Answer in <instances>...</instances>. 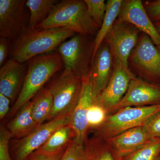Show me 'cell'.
<instances>
[{"mask_svg":"<svg viewBox=\"0 0 160 160\" xmlns=\"http://www.w3.org/2000/svg\"><path fill=\"white\" fill-rule=\"evenodd\" d=\"M27 63L26 78L19 94L12 108L11 116L34 97L45 84L64 66L62 58L58 52L38 56L30 59Z\"/></svg>","mask_w":160,"mask_h":160,"instance_id":"cell-3","label":"cell"},{"mask_svg":"<svg viewBox=\"0 0 160 160\" xmlns=\"http://www.w3.org/2000/svg\"><path fill=\"white\" fill-rule=\"evenodd\" d=\"M92 36L75 34L58 48L64 69L83 78L89 74L93 52L94 38Z\"/></svg>","mask_w":160,"mask_h":160,"instance_id":"cell-6","label":"cell"},{"mask_svg":"<svg viewBox=\"0 0 160 160\" xmlns=\"http://www.w3.org/2000/svg\"><path fill=\"white\" fill-rule=\"evenodd\" d=\"M160 155V138H155L137 151L119 160H158Z\"/></svg>","mask_w":160,"mask_h":160,"instance_id":"cell-24","label":"cell"},{"mask_svg":"<svg viewBox=\"0 0 160 160\" xmlns=\"http://www.w3.org/2000/svg\"><path fill=\"white\" fill-rule=\"evenodd\" d=\"M86 160H119L104 139L96 135L84 144Z\"/></svg>","mask_w":160,"mask_h":160,"instance_id":"cell-22","label":"cell"},{"mask_svg":"<svg viewBox=\"0 0 160 160\" xmlns=\"http://www.w3.org/2000/svg\"><path fill=\"white\" fill-rule=\"evenodd\" d=\"M117 20L131 23L141 32L149 36L158 48L160 47V34L147 14L141 0L123 1Z\"/></svg>","mask_w":160,"mask_h":160,"instance_id":"cell-15","label":"cell"},{"mask_svg":"<svg viewBox=\"0 0 160 160\" xmlns=\"http://www.w3.org/2000/svg\"><path fill=\"white\" fill-rule=\"evenodd\" d=\"M145 126L151 138H160V112L149 120Z\"/></svg>","mask_w":160,"mask_h":160,"instance_id":"cell-30","label":"cell"},{"mask_svg":"<svg viewBox=\"0 0 160 160\" xmlns=\"http://www.w3.org/2000/svg\"><path fill=\"white\" fill-rule=\"evenodd\" d=\"M123 2L122 0H109L106 2V14L102 24L94 38L93 52L92 60L99 47L103 43L106 34L117 19Z\"/></svg>","mask_w":160,"mask_h":160,"instance_id":"cell-21","label":"cell"},{"mask_svg":"<svg viewBox=\"0 0 160 160\" xmlns=\"http://www.w3.org/2000/svg\"><path fill=\"white\" fill-rule=\"evenodd\" d=\"M65 150L58 154L52 155L37 154L34 152L29 158H31L34 160H59L62 156Z\"/></svg>","mask_w":160,"mask_h":160,"instance_id":"cell-33","label":"cell"},{"mask_svg":"<svg viewBox=\"0 0 160 160\" xmlns=\"http://www.w3.org/2000/svg\"><path fill=\"white\" fill-rule=\"evenodd\" d=\"M10 41L6 38L0 37V66L7 62L9 56Z\"/></svg>","mask_w":160,"mask_h":160,"instance_id":"cell-31","label":"cell"},{"mask_svg":"<svg viewBox=\"0 0 160 160\" xmlns=\"http://www.w3.org/2000/svg\"><path fill=\"white\" fill-rule=\"evenodd\" d=\"M56 0H28L26 6L29 9L30 17L27 29H34L48 17Z\"/></svg>","mask_w":160,"mask_h":160,"instance_id":"cell-23","label":"cell"},{"mask_svg":"<svg viewBox=\"0 0 160 160\" xmlns=\"http://www.w3.org/2000/svg\"><path fill=\"white\" fill-rule=\"evenodd\" d=\"M160 112V104L120 109L107 117L102 125L97 129L96 135L106 139L129 129L146 126Z\"/></svg>","mask_w":160,"mask_h":160,"instance_id":"cell-5","label":"cell"},{"mask_svg":"<svg viewBox=\"0 0 160 160\" xmlns=\"http://www.w3.org/2000/svg\"><path fill=\"white\" fill-rule=\"evenodd\" d=\"M114 58L109 46L103 42L92 60L90 79L93 100L106 88L114 69Z\"/></svg>","mask_w":160,"mask_h":160,"instance_id":"cell-13","label":"cell"},{"mask_svg":"<svg viewBox=\"0 0 160 160\" xmlns=\"http://www.w3.org/2000/svg\"><path fill=\"white\" fill-rule=\"evenodd\" d=\"M32 102V115L38 125L49 119L53 106V99L47 88L43 87L35 95Z\"/></svg>","mask_w":160,"mask_h":160,"instance_id":"cell-20","label":"cell"},{"mask_svg":"<svg viewBox=\"0 0 160 160\" xmlns=\"http://www.w3.org/2000/svg\"><path fill=\"white\" fill-rule=\"evenodd\" d=\"M159 49H160V47H159V48H158Z\"/></svg>","mask_w":160,"mask_h":160,"instance_id":"cell-37","label":"cell"},{"mask_svg":"<svg viewBox=\"0 0 160 160\" xmlns=\"http://www.w3.org/2000/svg\"><path fill=\"white\" fill-rule=\"evenodd\" d=\"M90 73V72H89ZM82 89L79 100L71 115L69 126L74 134V141L84 145L89 128L88 114L93 102L90 74L83 78Z\"/></svg>","mask_w":160,"mask_h":160,"instance_id":"cell-14","label":"cell"},{"mask_svg":"<svg viewBox=\"0 0 160 160\" xmlns=\"http://www.w3.org/2000/svg\"><path fill=\"white\" fill-rule=\"evenodd\" d=\"M58 73L52 77L47 87L53 99V108L49 121L72 114L82 89V78L66 69Z\"/></svg>","mask_w":160,"mask_h":160,"instance_id":"cell-4","label":"cell"},{"mask_svg":"<svg viewBox=\"0 0 160 160\" xmlns=\"http://www.w3.org/2000/svg\"><path fill=\"white\" fill-rule=\"evenodd\" d=\"M26 0H0V37L10 41L26 31L29 24Z\"/></svg>","mask_w":160,"mask_h":160,"instance_id":"cell-8","label":"cell"},{"mask_svg":"<svg viewBox=\"0 0 160 160\" xmlns=\"http://www.w3.org/2000/svg\"><path fill=\"white\" fill-rule=\"evenodd\" d=\"M158 160H160V157L159 158V159H158Z\"/></svg>","mask_w":160,"mask_h":160,"instance_id":"cell-36","label":"cell"},{"mask_svg":"<svg viewBox=\"0 0 160 160\" xmlns=\"http://www.w3.org/2000/svg\"><path fill=\"white\" fill-rule=\"evenodd\" d=\"M27 160H34L32 159L31 158H28V159H27Z\"/></svg>","mask_w":160,"mask_h":160,"instance_id":"cell-35","label":"cell"},{"mask_svg":"<svg viewBox=\"0 0 160 160\" xmlns=\"http://www.w3.org/2000/svg\"><path fill=\"white\" fill-rule=\"evenodd\" d=\"M154 26L158 30V32L160 34V21L159 22H156L154 23Z\"/></svg>","mask_w":160,"mask_h":160,"instance_id":"cell-34","label":"cell"},{"mask_svg":"<svg viewBox=\"0 0 160 160\" xmlns=\"http://www.w3.org/2000/svg\"><path fill=\"white\" fill-rule=\"evenodd\" d=\"M152 139L144 126L129 129L105 140L120 159L137 151Z\"/></svg>","mask_w":160,"mask_h":160,"instance_id":"cell-16","label":"cell"},{"mask_svg":"<svg viewBox=\"0 0 160 160\" xmlns=\"http://www.w3.org/2000/svg\"><path fill=\"white\" fill-rule=\"evenodd\" d=\"M74 138V132L71 126L69 125L63 126L55 132L48 141L34 153L46 155L58 154L65 151Z\"/></svg>","mask_w":160,"mask_h":160,"instance_id":"cell-19","label":"cell"},{"mask_svg":"<svg viewBox=\"0 0 160 160\" xmlns=\"http://www.w3.org/2000/svg\"><path fill=\"white\" fill-rule=\"evenodd\" d=\"M59 160H86L84 145L78 144L73 140Z\"/></svg>","mask_w":160,"mask_h":160,"instance_id":"cell-27","label":"cell"},{"mask_svg":"<svg viewBox=\"0 0 160 160\" xmlns=\"http://www.w3.org/2000/svg\"><path fill=\"white\" fill-rule=\"evenodd\" d=\"M160 104V84L150 83L136 77L126 94L112 113L128 107H143Z\"/></svg>","mask_w":160,"mask_h":160,"instance_id":"cell-12","label":"cell"},{"mask_svg":"<svg viewBox=\"0 0 160 160\" xmlns=\"http://www.w3.org/2000/svg\"><path fill=\"white\" fill-rule=\"evenodd\" d=\"M27 70V63L9 58L0 69V93L10 100L14 99Z\"/></svg>","mask_w":160,"mask_h":160,"instance_id":"cell-17","label":"cell"},{"mask_svg":"<svg viewBox=\"0 0 160 160\" xmlns=\"http://www.w3.org/2000/svg\"><path fill=\"white\" fill-rule=\"evenodd\" d=\"M75 34L65 28L27 29L10 42L9 58L26 62L32 58L54 51Z\"/></svg>","mask_w":160,"mask_h":160,"instance_id":"cell-1","label":"cell"},{"mask_svg":"<svg viewBox=\"0 0 160 160\" xmlns=\"http://www.w3.org/2000/svg\"><path fill=\"white\" fill-rule=\"evenodd\" d=\"M141 32L131 23L116 20L103 42L109 46L114 58L129 68L128 58Z\"/></svg>","mask_w":160,"mask_h":160,"instance_id":"cell-9","label":"cell"},{"mask_svg":"<svg viewBox=\"0 0 160 160\" xmlns=\"http://www.w3.org/2000/svg\"><path fill=\"white\" fill-rule=\"evenodd\" d=\"M136 77L129 68L114 58V69L109 82L93 102L106 109L108 114L111 113L126 94L130 82Z\"/></svg>","mask_w":160,"mask_h":160,"instance_id":"cell-11","label":"cell"},{"mask_svg":"<svg viewBox=\"0 0 160 160\" xmlns=\"http://www.w3.org/2000/svg\"><path fill=\"white\" fill-rule=\"evenodd\" d=\"M128 67L140 77L160 81V49L147 34L141 32L128 58Z\"/></svg>","mask_w":160,"mask_h":160,"instance_id":"cell-7","label":"cell"},{"mask_svg":"<svg viewBox=\"0 0 160 160\" xmlns=\"http://www.w3.org/2000/svg\"><path fill=\"white\" fill-rule=\"evenodd\" d=\"M146 12L152 22L160 21V0L147 1L143 2Z\"/></svg>","mask_w":160,"mask_h":160,"instance_id":"cell-29","label":"cell"},{"mask_svg":"<svg viewBox=\"0 0 160 160\" xmlns=\"http://www.w3.org/2000/svg\"><path fill=\"white\" fill-rule=\"evenodd\" d=\"M71 115L62 116L43 123L21 139L13 147L15 159L27 160L48 141L55 132L69 125Z\"/></svg>","mask_w":160,"mask_h":160,"instance_id":"cell-10","label":"cell"},{"mask_svg":"<svg viewBox=\"0 0 160 160\" xmlns=\"http://www.w3.org/2000/svg\"><path fill=\"white\" fill-rule=\"evenodd\" d=\"M89 14L99 28H101L105 17L106 3L104 0H84Z\"/></svg>","mask_w":160,"mask_h":160,"instance_id":"cell-25","label":"cell"},{"mask_svg":"<svg viewBox=\"0 0 160 160\" xmlns=\"http://www.w3.org/2000/svg\"><path fill=\"white\" fill-rule=\"evenodd\" d=\"M10 100L0 93V118H4L8 113L9 109Z\"/></svg>","mask_w":160,"mask_h":160,"instance_id":"cell-32","label":"cell"},{"mask_svg":"<svg viewBox=\"0 0 160 160\" xmlns=\"http://www.w3.org/2000/svg\"><path fill=\"white\" fill-rule=\"evenodd\" d=\"M108 115L106 109L93 102L88 114L89 128L97 129L102 125Z\"/></svg>","mask_w":160,"mask_h":160,"instance_id":"cell-26","label":"cell"},{"mask_svg":"<svg viewBox=\"0 0 160 160\" xmlns=\"http://www.w3.org/2000/svg\"><path fill=\"white\" fill-rule=\"evenodd\" d=\"M32 102L29 101L18 111L16 116L7 125V129L12 137L24 138L39 125L35 122L32 115Z\"/></svg>","mask_w":160,"mask_h":160,"instance_id":"cell-18","label":"cell"},{"mask_svg":"<svg viewBox=\"0 0 160 160\" xmlns=\"http://www.w3.org/2000/svg\"><path fill=\"white\" fill-rule=\"evenodd\" d=\"M36 28H62L76 34L93 36L99 28L89 14L84 0H62L57 3L48 17Z\"/></svg>","mask_w":160,"mask_h":160,"instance_id":"cell-2","label":"cell"},{"mask_svg":"<svg viewBox=\"0 0 160 160\" xmlns=\"http://www.w3.org/2000/svg\"><path fill=\"white\" fill-rule=\"evenodd\" d=\"M12 137L8 129L1 127L0 131V160H12L9 153V140Z\"/></svg>","mask_w":160,"mask_h":160,"instance_id":"cell-28","label":"cell"}]
</instances>
